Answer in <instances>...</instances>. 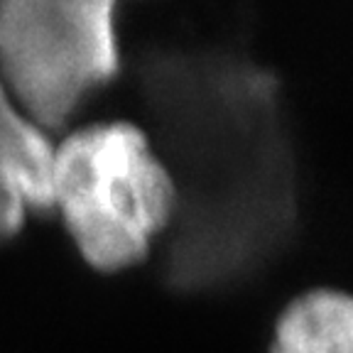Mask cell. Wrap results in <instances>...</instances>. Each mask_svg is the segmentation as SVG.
Here are the masks:
<instances>
[{
	"label": "cell",
	"instance_id": "6da1fadb",
	"mask_svg": "<svg viewBox=\"0 0 353 353\" xmlns=\"http://www.w3.org/2000/svg\"><path fill=\"white\" fill-rule=\"evenodd\" d=\"M140 77L176 184L167 280L233 285L277 253L297 219L280 79L228 50L154 52Z\"/></svg>",
	"mask_w": 353,
	"mask_h": 353
},
{
	"label": "cell",
	"instance_id": "7a4b0ae2",
	"mask_svg": "<svg viewBox=\"0 0 353 353\" xmlns=\"http://www.w3.org/2000/svg\"><path fill=\"white\" fill-rule=\"evenodd\" d=\"M52 192L81 258L103 272L148 258L176 214L167 160L130 121L88 123L69 132L54 148Z\"/></svg>",
	"mask_w": 353,
	"mask_h": 353
},
{
	"label": "cell",
	"instance_id": "3957f363",
	"mask_svg": "<svg viewBox=\"0 0 353 353\" xmlns=\"http://www.w3.org/2000/svg\"><path fill=\"white\" fill-rule=\"evenodd\" d=\"M113 0H0V83L44 132L121 69Z\"/></svg>",
	"mask_w": 353,
	"mask_h": 353
},
{
	"label": "cell",
	"instance_id": "277c9868",
	"mask_svg": "<svg viewBox=\"0 0 353 353\" xmlns=\"http://www.w3.org/2000/svg\"><path fill=\"white\" fill-rule=\"evenodd\" d=\"M54 145L0 83V241L12 238L30 214L54 209Z\"/></svg>",
	"mask_w": 353,
	"mask_h": 353
},
{
	"label": "cell",
	"instance_id": "5b68a950",
	"mask_svg": "<svg viewBox=\"0 0 353 353\" xmlns=\"http://www.w3.org/2000/svg\"><path fill=\"white\" fill-rule=\"evenodd\" d=\"M270 353H353V302L343 290L314 287L280 312Z\"/></svg>",
	"mask_w": 353,
	"mask_h": 353
}]
</instances>
